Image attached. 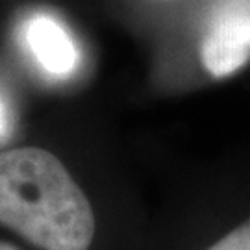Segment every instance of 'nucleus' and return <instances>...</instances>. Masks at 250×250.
Returning <instances> with one entry per match:
<instances>
[{
    "label": "nucleus",
    "instance_id": "1",
    "mask_svg": "<svg viewBox=\"0 0 250 250\" xmlns=\"http://www.w3.org/2000/svg\"><path fill=\"white\" fill-rule=\"evenodd\" d=\"M0 224L41 250H89L97 221L85 193L52 152H0Z\"/></svg>",
    "mask_w": 250,
    "mask_h": 250
},
{
    "label": "nucleus",
    "instance_id": "2",
    "mask_svg": "<svg viewBox=\"0 0 250 250\" xmlns=\"http://www.w3.org/2000/svg\"><path fill=\"white\" fill-rule=\"evenodd\" d=\"M200 62L213 78L232 76L250 62V0H221L206 22Z\"/></svg>",
    "mask_w": 250,
    "mask_h": 250
},
{
    "label": "nucleus",
    "instance_id": "3",
    "mask_svg": "<svg viewBox=\"0 0 250 250\" xmlns=\"http://www.w3.org/2000/svg\"><path fill=\"white\" fill-rule=\"evenodd\" d=\"M24 39L36 63L54 78H69L80 63L71 32L56 17L37 13L26 21Z\"/></svg>",
    "mask_w": 250,
    "mask_h": 250
},
{
    "label": "nucleus",
    "instance_id": "4",
    "mask_svg": "<svg viewBox=\"0 0 250 250\" xmlns=\"http://www.w3.org/2000/svg\"><path fill=\"white\" fill-rule=\"evenodd\" d=\"M206 250H250V217L221 235Z\"/></svg>",
    "mask_w": 250,
    "mask_h": 250
},
{
    "label": "nucleus",
    "instance_id": "5",
    "mask_svg": "<svg viewBox=\"0 0 250 250\" xmlns=\"http://www.w3.org/2000/svg\"><path fill=\"white\" fill-rule=\"evenodd\" d=\"M8 125H9V117H8V111H6V104L0 99V135L8 130Z\"/></svg>",
    "mask_w": 250,
    "mask_h": 250
},
{
    "label": "nucleus",
    "instance_id": "6",
    "mask_svg": "<svg viewBox=\"0 0 250 250\" xmlns=\"http://www.w3.org/2000/svg\"><path fill=\"white\" fill-rule=\"evenodd\" d=\"M0 250H19V249H17V247H13L11 243L0 241Z\"/></svg>",
    "mask_w": 250,
    "mask_h": 250
}]
</instances>
